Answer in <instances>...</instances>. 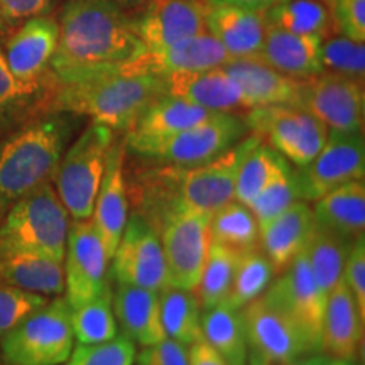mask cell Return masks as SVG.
Instances as JSON below:
<instances>
[{
  "label": "cell",
  "instance_id": "5b68a950",
  "mask_svg": "<svg viewBox=\"0 0 365 365\" xmlns=\"http://www.w3.org/2000/svg\"><path fill=\"white\" fill-rule=\"evenodd\" d=\"M115 132L90 122L63 153L54 175V190L73 220H86L93 213L100 182Z\"/></svg>",
  "mask_w": 365,
  "mask_h": 365
},
{
  "label": "cell",
  "instance_id": "836d02e7",
  "mask_svg": "<svg viewBox=\"0 0 365 365\" xmlns=\"http://www.w3.org/2000/svg\"><path fill=\"white\" fill-rule=\"evenodd\" d=\"M267 26L299 36L328 38L333 19L331 12L319 0H284L264 12Z\"/></svg>",
  "mask_w": 365,
  "mask_h": 365
},
{
  "label": "cell",
  "instance_id": "cb8c5ba5",
  "mask_svg": "<svg viewBox=\"0 0 365 365\" xmlns=\"http://www.w3.org/2000/svg\"><path fill=\"white\" fill-rule=\"evenodd\" d=\"M364 317L341 279L328 294L323 317V352L335 360H357L364 344Z\"/></svg>",
  "mask_w": 365,
  "mask_h": 365
},
{
  "label": "cell",
  "instance_id": "f6af8a7d",
  "mask_svg": "<svg viewBox=\"0 0 365 365\" xmlns=\"http://www.w3.org/2000/svg\"><path fill=\"white\" fill-rule=\"evenodd\" d=\"M344 281L365 318V235L350 245L344 267Z\"/></svg>",
  "mask_w": 365,
  "mask_h": 365
},
{
  "label": "cell",
  "instance_id": "d590c367",
  "mask_svg": "<svg viewBox=\"0 0 365 365\" xmlns=\"http://www.w3.org/2000/svg\"><path fill=\"white\" fill-rule=\"evenodd\" d=\"M110 279L102 293L80 307L71 308V325L78 344H100L118 335L113 314V286Z\"/></svg>",
  "mask_w": 365,
  "mask_h": 365
},
{
  "label": "cell",
  "instance_id": "ac0fdd59",
  "mask_svg": "<svg viewBox=\"0 0 365 365\" xmlns=\"http://www.w3.org/2000/svg\"><path fill=\"white\" fill-rule=\"evenodd\" d=\"M132 29L148 49L164 48L207 31L205 0H148Z\"/></svg>",
  "mask_w": 365,
  "mask_h": 365
},
{
  "label": "cell",
  "instance_id": "7c38bea8",
  "mask_svg": "<svg viewBox=\"0 0 365 365\" xmlns=\"http://www.w3.org/2000/svg\"><path fill=\"white\" fill-rule=\"evenodd\" d=\"M299 108L312 113L328 130L359 134L364 130V81L323 71L303 80Z\"/></svg>",
  "mask_w": 365,
  "mask_h": 365
},
{
  "label": "cell",
  "instance_id": "f5cc1de1",
  "mask_svg": "<svg viewBox=\"0 0 365 365\" xmlns=\"http://www.w3.org/2000/svg\"><path fill=\"white\" fill-rule=\"evenodd\" d=\"M330 365H359L357 360H331Z\"/></svg>",
  "mask_w": 365,
  "mask_h": 365
},
{
  "label": "cell",
  "instance_id": "e0dca14e",
  "mask_svg": "<svg viewBox=\"0 0 365 365\" xmlns=\"http://www.w3.org/2000/svg\"><path fill=\"white\" fill-rule=\"evenodd\" d=\"M228 59L230 56L222 48V44L205 31L202 34L178 41L164 48H145L144 53H140L135 59L118 65V70L127 75L166 76L173 73L220 68Z\"/></svg>",
  "mask_w": 365,
  "mask_h": 365
},
{
  "label": "cell",
  "instance_id": "4316f807",
  "mask_svg": "<svg viewBox=\"0 0 365 365\" xmlns=\"http://www.w3.org/2000/svg\"><path fill=\"white\" fill-rule=\"evenodd\" d=\"M113 314L122 333L137 345L148 346L166 339L159 313L158 291L117 284V289H113Z\"/></svg>",
  "mask_w": 365,
  "mask_h": 365
},
{
  "label": "cell",
  "instance_id": "5bb4252c",
  "mask_svg": "<svg viewBox=\"0 0 365 365\" xmlns=\"http://www.w3.org/2000/svg\"><path fill=\"white\" fill-rule=\"evenodd\" d=\"M108 264L110 261L93 222L90 218L71 220L63 259L65 298L71 308L80 307L102 293L107 282L112 279Z\"/></svg>",
  "mask_w": 365,
  "mask_h": 365
},
{
  "label": "cell",
  "instance_id": "11a10c76",
  "mask_svg": "<svg viewBox=\"0 0 365 365\" xmlns=\"http://www.w3.org/2000/svg\"><path fill=\"white\" fill-rule=\"evenodd\" d=\"M328 2H331V0H328Z\"/></svg>",
  "mask_w": 365,
  "mask_h": 365
},
{
  "label": "cell",
  "instance_id": "ab89813d",
  "mask_svg": "<svg viewBox=\"0 0 365 365\" xmlns=\"http://www.w3.org/2000/svg\"><path fill=\"white\" fill-rule=\"evenodd\" d=\"M298 198V191L294 185V170L291 168L289 161H282L279 170L267 182V186L259 193L257 198L250 203L255 220L259 227L272 220L274 217L279 215L281 212L293 205Z\"/></svg>",
  "mask_w": 365,
  "mask_h": 365
},
{
  "label": "cell",
  "instance_id": "bcb514c9",
  "mask_svg": "<svg viewBox=\"0 0 365 365\" xmlns=\"http://www.w3.org/2000/svg\"><path fill=\"white\" fill-rule=\"evenodd\" d=\"M137 365H190L188 346L173 339H164L154 345L143 346L135 355Z\"/></svg>",
  "mask_w": 365,
  "mask_h": 365
},
{
  "label": "cell",
  "instance_id": "1f68e13d",
  "mask_svg": "<svg viewBox=\"0 0 365 365\" xmlns=\"http://www.w3.org/2000/svg\"><path fill=\"white\" fill-rule=\"evenodd\" d=\"M159 313L168 339L186 346L202 339V307L195 291L166 284L159 291Z\"/></svg>",
  "mask_w": 365,
  "mask_h": 365
},
{
  "label": "cell",
  "instance_id": "8992f818",
  "mask_svg": "<svg viewBox=\"0 0 365 365\" xmlns=\"http://www.w3.org/2000/svg\"><path fill=\"white\" fill-rule=\"evenodd\" d=\"M73 346L71 307L63 296H54L0 339L7 365H61Z\"/></svg>",
  "mask_w": 365,
  "mask_h": 365
},
{
  "label": "cell",
  "instance_id": "db71d44e",
  "mask_svg": "<svg viewBox=\"0 0 365 365\" xmlns=\"http://www.w3.org/2000/svg\"><path fill=\"white\" fill-rule=\"evenodd\" d=\"M4 27H6V24H4V22L0 21V38H2V34H4Z\"/></svg>",
  "mask_w": 365,
  "mask_h": 365
},
{
  "label": "cell",
  "instance_id": "e575fe53",
  "mask_svg": "<svg viewBox=\"0 0 365 365\" xmlns=\"http://www.w3.org/2000/svg\"><path fill=\"white\" fill-rule=\"evenodd\" d=\"M210 240L244 250L259 247V223L247 205L232 200L210 217Z\"/></svg>",
  "mask_w": 365,
  "mask_h": 365
},
{
  "label": "cell",
  "instance_id": "74e56055",
  "mask_svg": "<svg viewBox=\"0 0 365 365\" xmlns=\"http://www.w3.org/2000/svg\"><path fill=\"white\" fill-rule=\"evenodd\" d=\"M274 274H276V269L264 250L254 247L240 252L225 303L242 309L250 301L266 293L274 279Z\"/></svg>",
  "mask_w": 365,
  "mask_h": 365
},
{
  "label": "cell",
  "instance_id": "681fc988",
  "mask_svg": "<svg viewBox=\"0 0 365 365\" xmlns=\"http://www.w3.org/2000/svg\"><path fill=\"white\" fill-rule=\"evenodd\" d=\"M205 2H207V6H232L247 9V11L266 12L267 9L279 2H284V0H205Z\"/></svg>",
  "mask_w": 365,
  "mask_h": 365
},
{
  "label": "cell",
  "instance_id": "9a60e30c",
  "mask_svg": "<svg viewBox=\"0 0 365 365\" xmlns=\"http://www.w3.org/2000/svg\"><path fill=\"white\" fill-rule=\"evenodd\" d=\"M110 262L112 279L117 284L145 287L158 293L168 284L166 261L159 235L137 213L127 218L124 234Z\"/></svg>",
  "mask_w": 365,
  "mask_h": 365
},
{
  "label": "cell",
  "instance_id": "2e32d148",
  "mask_svg": "<svg viewBox=\"0 0 365 365\" xmlns=\"http://www.w3.org/2000/svg\"><path fill=\"white\" fill-rule=\"evenodd\" d=\"M58 21L49 16L27 19L2 48L9 71L22 86L48 90L49 66L58 46Z\"/></svg>",
  "mask_w": 365,
  "mask_h": 365
},
{
  "label": "cell",
  "instance_id": "8fae6325",
  "mask_svg": "<svg viewBox=\"0 0 365 365\" xmlns=\"http://www.w3.org/2000/svg\"><path fill=\"white\" fill-rule=\"evenodd\" d=\"M365 143L362 132L344 134L328 130L327 143L312 161L294 170L298 198L317 202L346 182L364 180Z\"/></svg>",
  "mask_w": 365,
  "mask_h": 365
},
{
  "label": "cell",
  "instance_id": "ba28073f",
  "mask_svg": "<svg viewBox=\"0 0 365 365\" xmlns=\"http://www.w3.org/2000/svg\"><path fill=\"white\" fill-rule=\"evenodd\" d=\"M242 118L250 134L257 135L296 168L312 161L327 143V127L299 107H254Z\"/></svg>",
  "mask_w": 365,
  "mask_h": 365
},
{
  "label": "cell",
  "instance_id": "7dc6e473",
  "mask_svg": "<svg viewBox=\"0 0 365 365\" xmlns=\"http://www.w3.org/2000/svg\"><path fill=\"white\" fill-rule=\"evenodd\" d=\"M56 0H0V21L6 26L48 16Z\"/></svg>",
  "mask_w": 365,
  "mask_h": 365
},
{
  "label": "cell",
  "instance_id": "8d00e7d4",
  "mask_svg": "<svg viewBox=\"0 0 365 365\" xmlns=\"http://www.w3.org/2000/svg\"><path fill=\"white\" fill-rule=\"evenodd\" d=\"M239 255V250L217 244V242H210L207 261H205L198 284L195 287V294L202 309H208L227 299Z\"/></svg>",
  "mask_w": 365,
  "mask_h": 365
},
{
  "label": "cell",
  "instance_id": "816d5d0a",
  "mask_svg": "<svg viewBox=\"0 0 365 365\" xmlns=\"http://www.w3.org/2000/svg\"><path fill=\"white\" fill-rule=\"evenodd\" d=\"M113 2L120 4V6L125 7V9H134V7L144 6V4L148 2V0H113Z\"/></svg>",
  "mask_w": 365,
  "mask_h": 365
},
{
  "label": "cell",
  "instance_id": "ee69618b",
  "mask_svg": "<svg viewBox=\"0 0 365 365\" xmlns=\"http://www.w3.org/2000/svg\"><path fill=\"white\" fill-rule=\"evenodd\" d=\"M331 19L340 36L365 43V0H331Z\"/></svg>",
  "mask_w": 365,
  "mask_h": 365
},
{
  "label": "cell",
  "instance_id": "4dcf8cb0",
  "mask_svg": "<svg viewBox=\"0 0 365 365\" xmlns=\"http://www.w3.org/2000/svg\"><path fill=\"white\" fill-rule=\"evenodd\" d=\"M48 90L22 86L9 71L0 46V140L38 115L48 113Z\"/></svg>",
  "mask_w": 365,
  "mask_h": 365
},
{
  "label": "cell",
  "instance_id": "7bdbcfd3",
  "mask_svg": "<svg viewBox=\"0 0 365 365\" xmlns=\"http://www.w3.org/2000/svg\"><path fill=\"white\" fill-rule=\"evenodd\" d=\"M48 301L46 296L29 293L0 277V339Z\"/></svg>",
  "mask_w": 365,
  "mask_h": 365
},
{
  "label": "cell",
  "instance_id": "3957f363",
  "mask_svg": "<svg viewBox=\"0 0 365 365\" xmlns=\"http://www.w3.org/2000/svg\"><path fill=\"white\" fill-rule=\"evenodd\" d=\"M78 120L68 112H48L0 140V220L21 198L53 181Z\"/></svg>",
  "mask_w": 365,
  "mask_h": 365
},
{
  "label": "cell",
  "instance_id": "60d3db41",
  "mask_svg": "<svg viewBox=\"0 0 365 365\" xmlns=\"http://www.w3.org/2000/svg\"><path fill=\"white\" fill-rule=\"evenodd\" d=\"M137 344L124 333L100 341V344H78L65 365H134Z\"/></svg>",
  "mask_w": 365,
  "mask_h": 365
},
{
  "label": "cell",
  "instance_id": "b9f144b4",
  "mask_svg": "<svg viewBox=\"0 0 365 365\" xmlns=\"http://www.w3.org/2000/svg\"><path fill=\"white\" fill-rule=\"evenodd\" d=\"M323 70L364 81L365 43H357L345 36L325 38L322 44Z\"/></svg>",
  "mask_w": 365,
  "mask_h": 365
},
{
  "label": "cell",
  "instance_id": "d6986e66",
  "mask_svg": "<svg viewBox=\"0 0 365 365\" xmlns=\"http://www.w3.org/2000/svg\"><path fill=\"white\" fill-rule=\"evenodd\" d=\"M129 218V185L125 180V145L115 143L110 148L107 166L95 198L90 220L102 240L108 261H112Z\"/></svg>",
  "mask_w": 365,
  "mask_h": 365
},
{
  "label": "cell",
  "instance_id": "9c48e42d",
  "mask_svg": "<svg viewBox=\"0 0 365 365\" xmlns=\"http://www.w3.org/2000/svg\"><path fill=\"white\" fill-rule=\"evenodd\" d=\"M210 213L178 207L153 228L161 240L168 284L195 291L210 247Z\"/></svg>",
  "mask_w": 365,
  "mask_h": 365
},
{
  "label": "cell",
  "instance_id": "d6a6232c",
  "mask_svg": "<svg viewBox=\"0 0 365 365\" xmlns=\"http://www.w3.org/2000/svg\"><path fill=\"white\" fill-rule=\"evenodd\" d=\"M350 245L352 244L317 225L304 245L303 252L308 259L309 269L325 298L344 279V267Z\"/></svg>",
  "mask_w": 365,
  "mask_h": 365
},
{
  "label": "cell",
  "instance_id": "44dd1931",
  "mask_svg": "<svg viewBox=\"0 0 365 365\" xmlns=\"http://www.w3.org/2000/svg\"><path fill=\"white\" fill-rule=\"evenodd\" d=\"M222 68L239 85L249 108L267 107V105H291V107L299 105L303 80L282 75L262 59H228Z\"/></svg>",
  "mask_w": 365,
  "mask_h": 365
},
{
  "label": "cell",
  "instance_id": "c3c4849f",
  "mask_svg": "<svg viewBox=\"0 0 365 365\" xmlns=\"http://www.w3.org/2000/svg\"><path fill=\"white\" fill-rule=\"evenodd\" d=\"M188 357L190 365H228L225 359L203 339L196 340L188 346Z\"/></svg>",
  "mask_w": 365,
  "mask_h": 365
},
{
  "label": "cell",
  "instance_id": "603a6c76",
  "mask_svg": "<svg viewBox=\"0 0 365 365\" xmlns=\"http://www.w3.org/2000/svg\"><path fill=\"white\" fill-rule=\"evenodd\" d=\"M205 27L230 59L261 56L266 38L264 12L232 6H207Z\"/></svg>",
  "mask_w": 365,
  "mask_h": 365
},
{
  "label": "cell",
  "instance_id": "83f0119b",
  "mask_svg": "<svg viewBox=\"0 0 365 365\" xmlns=\"http://www.w3.org/2000/svg\"><path fill=\"white\" fill-rule=\"evenodd\" d=\"M314 225L349 244L365 234V182L355 180L314 202Z\"/></svg>",
  "mask_w": 365,
  "mask_h": 365
},
{
  "label": "cell",
  "instance_id": "f907efd6",
  "mask_svg": "<svg viewBox=\"0 0 365 365\" xmlns=\"http://www.w3.org/2000/svg\"><path fill=\"white\" fill-rule=\"evenodd\" d=\"M331 360L333 359L327 354H312V355H307V357H301L298 360H293V362L284 364V365H330ZM247 365H262V364L250 362L249 360Z\"/></svg>",
  "mask_w": 365,
  "mask_h": 365
},
{
  "label": "cell",
  "instance_id": "6da1fadb",
  "mask_svg": "<svg viewBox=\"0 0 365 365\" xmlns=\"http://www.w3.org/2000/svg\"><path fill=\"white\" fill-rule=\"evenodd\" d=\"M166 95L161 76L127 75L118 66L49 75L48 112L88 117L113 132H129L148 105Z\"/></svg>",
  "mask_w": 365,
  "mask_h": 365
},
{
  "label": "cell",
  "instance_id": "f35d334b",
  "mask_svg": "<svg viewBox=\"0 0 365 365\" xmlns=\"http://www.w3.org/2000/svg\"><path fill=\"white\" fill-rule=\"evenodd\" d=\"M284 158L276 153L262 140L249 150L247 156L242 161L235 181V200L247 205L257 198L259 193L266 188L267 182L272 180L276 171L279 170Z\"/></svg>",
  "mask_w": 365,
  "mask_h": 365
},
{
  "label": "cell",
  "instance_id": "52a82bcc",
  "mask_svg": "<svg viewBox=\"0 0 365 365\" xmlns=\"http://www.w3.org/2000/svg\"><path fill=\"white\" fill-rule=\"evenodd\" d=\"M250 132L237 113L217 112L190 129L132 150L137 156L178 168L207 164L234 148Z\"/></svg>",
  "mask_w": 365,
  "mask_h": 365
},
{
  "label": "cell",
  "instance_id": "ffe728a7",
  "mask_svg": "<svg viewBox=\"0 0 365 365\" xmlns=\"http://www.w3.org/2000/svg\"><path fill=\"white\" fill-rule=\"evenodd\" d=\"M161 78L166 95L186 100L207 110L223 113L250 110L239 85L222 66L202 71L173 73Z\"/></svg>",
  "mask_w": 365,
  "mask_h": 365
},
{
  "label": "cell",
  "instance_id": "4fadbf2b",
  "mask_svg": "<svg viewBox=\"0 0 365 365\" xmlns=\"http://www.w3.org/2000/svg\"><path fill=\"white\" fill-rule=\"evenodd\" d=\"M269 303L286 313L307 333L314 349L323 352V317L327 298L314 281L304 252H299L282 269L262 294Z\"/></svg>",
  "mask_w": 365,
  "mask_h": 365
},
{
  "label": "cell",
  "instance_id": "277c9868",
  "mask_svg": "<svg viewBox=\"0 0 365 365\" xmlns=\"http://www.w3.org/2000/svg\"><path fill=\"white\" fill-rule=\"evenodd\" d=\"M70 215L53 182L21 198L0 220V261L11 255L36 254L63 261Z\"/></svg>",
  "mask_w": 365,
  "mask_h": 365
},
{
  "label": "cell",
  "instance_id": "484cf974",
  "mask_svg": "<svg viewBox=\"0 0 365 365\" xmlns=\"http://www.w3.org/2000/svg\"><path fill=\"white\" fill-rule=\"evenodd\" d=\"M319 36L289 34L266 24L262 51L259 59L282 75L296 80H307L323 73Z\"/></svg>",
  "mask_w": 365,
  "mask_h": 365
},
{
  "label": "cell",
  "instance_id": "d4e9b609",
  "mask_svg": "<svg viewBox=\"0 0 365 365\" xmlns=\"http://www.w3.org/2000/svg\"><path fill=\"white\" fill-rule=\"evenodd\" d=\"M313 228V210L303 200H296L284 212L259 227V242L276 272L303 252Z\"/></svg>",
  "mask_w": 365,
  "mask_h": 365
},
{
  "label": "cell",
  "instance_id": "f546056e",
  "mask_svg": "<svg viewBox=\"0 0 365 365\" xmlns=\"http://www.w3.org/2000/svg\"><path fill=\"white\" fill-rule=\"evenodd\" d=\"M202 339L213 346L228 365H247L249 346L240 309L225 301L203 309Z\"/></svg>",
  "mask_w": 365,
  "mask_h": 365
},
{
  "label": "cell",
  "instance_id": "7402d4cb",
  "mask_svg": "<svg viewBox=\"0 0 365 365\" xmlns=\"http://www.w3.org/2000/svg\"><path fill=\"white\" fill-rule=\"evenodd\" d=\"M213 113L217 112L207 110V108L171 97V95H161L148 105V108L140 113L132 129L125 132L124 145L125 149L134 150L140 145L159 143V140L168 139L178 132L207 120Z\"/></svg>",
  "mask_w": 365,
  "mask_h": 365
},
{
  "label": "cell",
  "instance_id": "30bf717a",
  "mask_svg": "<svg viewBox=\"0 0 365 365\" xmlns=\"http://www.w3.org/2000/svg\"><path fill=\"white\" fill-rule=\"evenodd\" d=\"M240 313L250 362L284 365L307 355L319 354L298 323L269 303L264 296L245 304Z\"/></svg>",
  "mask_w": 365,
  "mask_h": 365
},
{
  "label": "cell",
  "instance_id": "7a4b0ae2",
  "mask_svg": "<svg viewBox=\"0 0 365 365\" xmlns=\"http://www.w3.org/2000/svg\"><path fill=\"white\" fill-rule=\"evenodd\" d=\"M58 46L49 75L118 66L144 53L127 9L113 0H66L58 19Z\"/></svg>",
  "mask_w": 365,
  "mask_h": 365
},
{
  "label": "cell",
  "instance_id": "f1b7e54d",
  "mask_svg": "<svg viewBox=\"0 0 365 365\" xmlns=\"http://www.w3.org/2000/svg\"><path fill=\"white\" fill-rule=\"evenodd\" d=\"M0 277L29 293L61 296L65 293L63 261L36 254L11 255L0 261Z\"/></svg>",
  "mask_w": 365,
  "mask_h": 365
}]
</instances>
